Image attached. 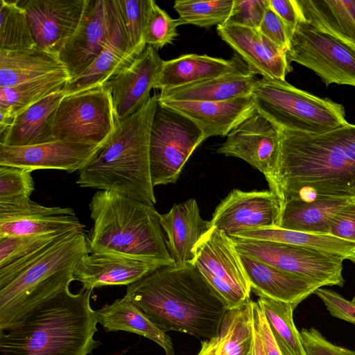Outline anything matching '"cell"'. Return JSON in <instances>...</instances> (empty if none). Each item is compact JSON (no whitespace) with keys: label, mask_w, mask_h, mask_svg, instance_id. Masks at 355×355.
Returning a JSON list of instances; mask_svg holds the SVG:
<instances>
[{"label":"cell","mask_w":355,"mask_h":355,"mask_svg":"<svg viewBox=\"0 0 355 355\" xmlns=\"http://www.w3.org/2000/svg\"><path fill=\"white\" fill-rule=\"evenodd\" d=\"M232 237L309 248L355 263V243L331 234H311L275 227L250 229Z\"/></svg>","instance_id":"34"},{"label":"cell","mask_w":355,"mask_h":355,"mask_svg":"<svg viewBox=\"0 0 355 355\" xmlns=\"http://www.w3.org/2000/svg\"><path fill=\"white\" fill-rule=\"evenodd\" d=\"M162 105L190 119L202 132L205 139L227 136L256 111L252 95L226 101H159Z\"/></svg>","instance_id":"21"},{"label":"cell","mask_w":355,"mask_h":355,"mask_svg":"<svg viewBox=\"0 0 355 355\" xmlns=\"http://www.w3.org/2000/svg\"><path fill=\"white\" fill-rule=\"evenodd\" d=\"M66 69L59 55L37 45L18 51H0V87L17 85Z\"/></svg>","instance_id":"33"},{"label":"cell","mask_w":355,"mask_h":355,"mask_svg":"<svg viewBox=\"0 0 355 355\" xmlns=\"http://www.w3.org/2000/svg\"><path fill=\"white\" fill-rule=\"evenodd\" d=\"M354 198L291 199L282 206L279 225L286 230L329 234L336 214Z\"/></svg>","instance_id":"32"},{"label":"cell","mask_w":355,"mask_h":355,"mask_svg":"<svg viewBox=\"0 0 355 355\" xmlns=\"http://www.w3.org/2000/svg\"><path fill=\"white\" fill-rule=\"evenodd\" d=\"M249 279L251 291L259 297L288 302L297 306L322 286L297 276L239 253Z\"/></svg>","instance_id":"25"},{"label":"cell","mask_w":355,"mask_h":355,"mask_svg":"<svg viewBox=\"0 0 355 355\" xmlns=\"http://www.w3.org/2000/svg\"><path fill=\"white\" fill-rule=\"evenodd\" d=\"M295 3L305 22L355 47V0H295Z\"/></svg>","instance_id":"31"},{"label":"cell","mask_w":355,"mask_h":355,"mask_svg":"<svg viewBox=\"0 0 355 355\" xmlns=\"http://www.w3.org/2000/svg\"><path fill=\"white\" fill-rule=\"evenodd\" d=\"M31 173L20 167L0 165V205H22L31 200L35 190Z\"/></svg>","instance_id":"40"},{"label":"cell","mask_w":355,"mask_h":355,"mask_svg":"<svg viewBox=\"0 0 355 355\" xmlns=\"http://www.w3.org/2000/svg\"><path fill=\"white\" fill-rule=\"evenodd\" d=\"M352 302L354 304H355V295H354V297H353V299H352Z\"/></svg>","instance_id":"51"},{"label":"cell","mask_w":355,"mask_h":355,"mask_svg":"<svg viewBox=\"0 0 355 355\" xmlns=\"http://www.w3.org/2000/svg\"><path fill=\"white\" fill-rule=\"evenodd\" d=\"M256 74L234 72L180 87L161 91L159 101H226L251 95Z\"/></svg>","instance_id":"29"},{"label":"cell","mask_w":355,"mask_h":355,"mask_svg":"<svg viewBox=\"0 0 355 355\" xmlns=\"http://www.w3.org/2000/svg\"><path fill=\"white\" fill-rule=\"evenodd\" d=\"M300 334L306 355H355V350L330 343L313 327L302 329Z\"/></svg>","instance_id":"44"},{"label":"cell","mask_w":355,"mask_h":355,"mask_svg":"<svg viewBox=\"0 0 355 355\" xmlns=\"http://www.w3.org/2000/svg\"><path fill=\"white\" fill-rule=\"evenodd\" d=\"M239 253L297 276L322 287L343 286V259L315 249L261 240L231 237Z\"/></svg>","instance_id":"12"},{"label":"cell","mask_w":355,"mask_h":355,"mask_svg":"<svg viewBox=\"0 0 355 355\" xmlns=\"http://www.w3.org/2000/svg\"><path fill=\"white\" fill-rule=\"evenodd\" d=\"M329 234L355 243V198L342 208L332 219Z\"/></svg>","instance_id":"46"},{"label":"cell","mask_w":355,"mask_h":355,"mask_svg":"<svg viewBox=\"0 0 355 355\" xmlns=\"http://www.w3.org/2000/svg\"><path fill=\"white\" fill-rule=\"evenodd\" d=\"M251 95L256 110L280 129L321 133L347 125L345 107L286 80L257 78Z\"/></svg>","instance_id":"7"},{"label":"cell","mask_w":355,"mask_h":355,"mask_svg":"<svg viewBox=\"0 0 355 355\" xmlns=\"http://www.w3.org/2000/svg\"><path fill=\"white\" fill-rule=\"evenodd\" d=\"M254 322L261 336L266 355H291L283 347L279 345L267 322L266 317L257 302L253 301Z\"/></svg>","instance_id":"48"},{"label":"cell","mask_w":355,"mask_h":355,"mask_svg":"<svg viewBox=\"0 0 355 355\" xmlns=\"http://www.w3.org/2000/svg\"><path fill=\"white\" fill-rule=\"evenodd\" d=\"M162 266L125 256L88 253L78 263L74 277L83 288L92 291L107 286H128Z\"/></svg>","instance_id":"22"},{"label":"cell","mask_w":355,"mask_h":355,"mask_svg":"<svg viewBox=\"0 0 355 355\" xmlns=\"http://www.w3.org/2000/svg\"><path fill=\"white\" fill-rule=\"evenodd\" d=\"M233 0L194 1L178 0L174 9L179 15V22L202 28L222 25L228 19Z\"/></svg>","instance_id":"38"},{"label":"cell","mask_w":355,"mask_h":355,"mask_svg":"<svg viewBox=\"0 0 355 355\" xmlns=\"http://www.w3.org/2000/svg\"><path fill=\"white\" fill-rule=\"evenodd\" d=\"M132 47L139 53L146 48L143 36L153 0H118Z\"/></svg>","instance_id":"42"},{"label":"cell","mask_w":355,"mask_h":355,"mask_svg":"<svg viewBox=\"0 0 355 355\" xmlns=\"http://www.w3.org/2000/svg\"><path fill=\"white\" fill-rule=\"evenodd\" d=\"M288 62L316 73L326 86L355 87V47L300 19L288 41Z\"/></svg>","instance_id":"10"},{"label":"cell","mask_w":355,"mask_h":355,"mask_svg":"<svg viewBox=\"0 0 355 355\" xmlns=\"http://www.w3.org/2000/svg\"><path fill=\"white\" fill-rule=\"evenodd\" d=\"M253 301L225 313L218 334L202 342L197 355H253L254 345Z\"/></svg>","instance_id":"28"},{"label":"cell","mask_w":355,"mask_h":355,"mask_svg":"<svg viewBox=\"0 0 355 355\" xmlns=\"http://www.w3.org/2000/svg\"><path fill=\"white\" fill-rule=\"evenodd\" d=\"M118 8V0L86 1L78 28L59 52L69 80L80 76L103 51L113 32Z\"/></svg>","instance_id":"13"},{"label":"cell","mask_w":355,"mask_h":355,"mask_svg":"<svg viewBox=\"0 0 355 355\" xmlns=\"http://www.w3.org/2000/svg\"><path fill=\"white\" fill-rule=\"evenodd\" d=\"M93 226L86 236L89 253H106L174 265L150 205L112 191L99 190L89 205Z\"/></svg>","instance_id":"5"},{"label":"cell","mask_w":355,"mask_h":355,"mask_svg":"<svg viewBox=\"0 0 355 355\" xmlns=\"http://www.w3.org/2000/svg\"><path fill=\"white\" fill-rule=\"evenodd\" d=\"M246 70H249L248 67L237 58L227 60L207 55L186 54L164 60L153 88L168 90Z\"/></svg>","instance_id":"26"},{"label":"cell","mask_w":355,"mask_h":355,"mask_svg":"<svg viewBox=\"0 0 355 355\" xmlns=\"http://www.w3.org/2000/svg\"><path fill=\"white\" fill-rule=\"evenodd\" d=\"M280 129L257 110L227 135L217 153L240 158L272 178L280 147Z\"/></svg>","instance_id":"14"},{"label":"cell","mask_w":355,"mask_h":355,"mask_svg":"<svg viewBox=\"0 0 355 355\" xmlns=\"http://www.w3.org/2000/svg\"><path fill=\"white\" fill-rule=\"evenodd\" d=\"M159 223L166 236V245L174 265L183 267L194 259V248L211 227L203 220L193 198L175 204L170 211L160 214Z\"/></svg>","instance_id":"23"},{"label":"cell","mask_w":355,"mask_h":355,"mask_svg":"<svg viewBox=\"0 0 355 355\" xmlns=\"http://www.w3.org/2000/svg\"><path fill=\"white\" fill-rule=\"evenodd\" d=\"M69 76L66 69L8 87H0V110L10 117L63 89Z\"/></svg>","instance_id":"35"},{"label":"cell","mask_w":355,"mask_h":355,"mask_svg":"<svg viewBox=\"0 0 355 355\" xmlns=\"http://www.w3.org/2000/svg\"><path fill=\"white\" fill-rule=\"evenodd\" d=\"M84 230L69 232L19 264L0 287V331L8 329L75 280V269L89 253Z\"/></svg>","instance_id":"6"},{"label":"cell","mask_w":355,"mask_h":355,"mask_svg":"<svg viewBox=\"0 0 355 355\" xmlns=\"http://www.w3.org/2000/svg\"><path fill=\"white\" fill-rule=\"evenodd\" d=\"M163 62L157 50L146 45L128 67L104 85L112 95L119 120L133 114L148 103Z\"/></svg>","instance_id":"18"},{"label":"cell","mask_w":355,"mask_h":355,"mask_svg":"<svg viewBox=\"0 0 355 355\" xmlns=\"http://www.w3.org/2000/svg\"><path fill=\"white\" fill-rule=\"evenodd\" d=\"M92 290L73 294L65 289L28 314L19 324L0 331V355H88L101 343L94 339Z\"/></svg>","instance_id":"3"},{"label":"cell","mask_w":355,"mask_h":355,"mask_svg":"<svg viewBox=\"0 0 355 355\" xmlns=\"http://www.w3.org/2000/svg\"><path fill=\"white\" fill-rule=\"evenodd\" d=\"M95 311L98 323L107 332L123 331L142 336L159 345L166 355H175L169 336L126 297L116 299Z\"/></svg>","instance_id":"30"},{"label":"cell","mask_w":355,"mask_h":355,"mask_svg":"<svg viewBox=\"0 0 355 355\" xmlns=\"http://www.w3.org/2000/svg\"><path fill=\"white\" fill-rule=\"evenodd\" d=\"M178 19L171 18L153 1L144 31V42L156 50L172 43L178 35Z\"/></svg>","instance_id":"41"},{"label":"cell","mask_w":355,"mask_h":355,"mask_svg":"<svg viewBox=\"0 0 355 355\" xmlns=\"http://www.w3.org/2000/svg\"><path fill=\"white\" fill-rule=\"evenodd\" d=\"M102 146L86 143L55 140L28 146L0 144V165L36 170L80 171Z\"/></svg>","instance_id":"17"},{"label":"cell","mask_w":355,"mask_h":355,"mask_svg":"<svg viewBox=\"0 0 355 355\" xmlns=\"http://www.w3.org/2000/svg\"><path fill=\"white\" fill-rule=\"evenodd\" d=\"M268 5L284 24L289 41L301 19L295 0H268Z\"/></svg>","instance_id":"49"},{"label":"cell","mask_w":355,"mask_h":355,"mask_svg":"<svg viewBox=\"0 0 355 355\" xmlns=\"http://www.w3.org/2000/svg\"><path fill=\"white\" fill-rule=\"evenodd\" d=\"M204 140L196 123L158 102L149 141L153 185L176 182L188 159Z\"/></svg>","instance_id":"9"},{"label":"cell","mask_w":355,"mask_h":355,"mask_svg":"<svg viewBox=\"0 0 355 355\" xmlns=\"http://www.w3.org/2000/svg\"><path fill=\"white\" fill-rule=\"evenodd\" d=\"M191 264L220 295L228 309L250 300L251 286L230 236L216 227L199 240Z\"/></svg>","instance_id":"11"},{"label":"cell","mask_w":355,"mask_h":355,"mask_svg":"<svg viewBox=\"0 0 355 355\" xmlns=\"http://www.w3.org/2000/svg\"><path fill=\"white\" fill-rule=\"evenodd\" d=\"M36 45L25 10L18 1L0 0V51H18Z\"/></svg>","instance_id":"37"},{"label":"cell","mask_w":355,"mask_h":355,"mask_svg":"<svg viewBox=\"0 0 355 355\" xmlns=\"http://www.w3.org/2000/svg\"><path fill=\"white\" fill-rule=\"evenodd\" d=\"M69 207H45L31 200L22 205H0V238L84 230Z\"/></svg>","instance_id":"20"},{"label":"cell","mask_w":355,"mask_h":355,"mask_svg":"<svg viewBox=\"0 0 355 355\" xmlns=\"http://www.w3.org/2000/svg\"><path fill=\"white\" fill-rule=\"evenodd\" d=\"M281 202L270 190L233 189L213 213L211 226L229 236L254 228L278 227Z\"/></svg>","instance_id":"15"},{"label":"cell","mask_w":355,"mask_h":355,"mask_svg":"<svg viewBox=\"0 0 355 355\" xmlns=\"http://www.w3.org/2000/svg\"><path fill=\"white\" fill-rule=\"evenodd\" d=\"M254 327H255V331H254V345L253 355H266L265 350H264V347L263 345L261 336H260L259 331L257 329L255 324H254Z\"/></svg>","instance_id":"50"},{"label":"cell","mask_w":355,"mask_h":355,"mask_svg":"<svg viewBox=\"0 0 355 355\" xmlns=\"http://www.w3.org/2000/svg\"><path fill=\"white\" fill-rule=\"evenodd\" d=\"M259 30L279 48L286 51L288 47V37L285 25L269 5Z\"/></svg>","instance_id":"47"},{"label":"cell","mask_w":355,"mask_h":355,"mask_svg":"<svg viewBox=\"0 0 355 355\" xmlns=\"http://www.w3.org/2000/svg\"><path fill=\"white\" fill-rule=\"evenodd\" d=\"M68 232L0 238V268L32 256Z\"/></svg>","instance_id":"39"},{"label":"cell","mask_w":355,"mask_h":355,"mask_svg":"<svg viewBox=\"0 0 355 355\" xmlns=\"http://www.w3.org/2000/svg\"><path fill=\"white\" fill-rule=\"evenodd\" d=\"M157 95L133 114L120 120L112 137L79 171L76 184L83 188L112 191L154 205L149 141Z\"/></svg>","instance_id":"4"},{"label":"cell","mask_w":355,"mask_h":355,"mask_svg":"<svg viewBox=\"0 0 355 355\" xmlns=\"http://www.w3.org/2000/svg\"><path fill=\"white\" fill-rule=\"evenodd\" d=\"M124 296L163 331L182 332L204 340L218 334L228 310L191 263L160 267L127 286Z\"/></svg>","instance_id":"2"},{"label":"cell","mask_w":355,"mask_h":355,"mask_svg":"<svg viewBox=\"0 0 355 355\" xmlns=\"http://www.w3.org/2000/svg\"><path fill=\"white\" fill-rule=\"evenodd\" d=\"M268 6V0H233L230 15L223 24L259 30Z\"/></svg>","instance_id":"43"},{"label":"cell","mask_w":355,"mask_h":355,"mask_svg":"<svg viewBox=\"0 0 355 355\" xmlns=\"http://www.w3.org/2000/svg\"><path fill=\"white\" fill-rule=\"evenodd\" d=\"M217 33L247 63L248 69L262 78L286 80L292 71L286 52L258 29L235 25H218Z\"/></svg>","instance_id":"19"},{"label":"cell","mask_w":355,"mask_h":355,"mask_svg":"<svg viewBox=\"0 0 355 355\" xmlns=\"http://www.w3.org/2000/svg\"><path fill=\"white\" fill-rule=\"evenodd\" d=\"M280 135L268 185L282 206L291 199L355 198V125L315 134L280 129Z\"/></svg>","instance_id":"1"},{"label":"cell","mask_w":355,"mask_h":355,"mask_svg":"<svg viewBox=\"0 0 355 355\" xmlns=\"http://www.w3.org/2000/svg\"><path fill=\"white\" fill-rule=\"evenodd\" d=\"M261 307L277 344L291 355H306L299 332L293 321L294 304L259 297Z\"/></svg>","instance_id":"36"},{"label":"cell","mask_w":355,"mask_h":355,"mask_svg":"<svg viewBox=\"0 0 355 355\" xmlns=\"http://www.w3.org/2000/svg\"><path fill=\"white\" fill-rule=\"evenodd\" d=\"M86 1H19V6L26 12L36 45L45 51L59 55L80 22Z\"/></svg>","instance_id":"16"},{"label":"cell","mask_w":355,"mask_h":355,"mask_svg":"<svg viewBox=\"0 0 355 355\" xmlns=\"http://www.w3.org/2000/svg\"><path fill=\"white\" fill-rule=\"evenodd\" d=\"M120 120L112 95L104 85L65 94L53 123L55 140L103 146L117 130Z\"/></svg>","instance_id":"8"},{"label":"cell","mask_w":355,"mask_h":355,"mask_svg":"<svg viewBox=\"0 0 355 355\" xmlns=\"http://www.w3.org/2000/svg\"><path fill=\"white\" fill-rule=\"evenodd\" d=\"M62 90L52 94L19 113L10 128L0 136V144L28 146L55 141L53 123Z\"/></svg>","instance_id":"27"},{"label":"cell","mask_w":355,"mask_h":355,"mask_svg":"<svg viewBox=\"0 0 355 355\" xmlns=\"http://www.w3.org/2000/svg\"><path fill=\"white\" fill-rule=\"evenodd\" d=\"M323 302L327 311L335 318L355 324V304L336 292L319 288L315 293Z\"/></svg>","instance_id":"45"},{"label":"cell","mask_w":355,"mask_h":355,"mask_svg":"<svg viewBox=\"0 0 355 355\" xmlns=\"http://www.w3.org/2000/svg\"><path fill=\"white\" fill-rule=\"evenodd\" d=\"M140 53L130 44L119 4L114 30L107 45L85 71L76 78L68 80L62 91L69 94L105 85L112 76L128 67Z\"/></svg>","instance_id":"24"}]
</instances>
